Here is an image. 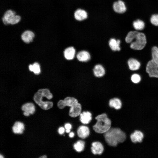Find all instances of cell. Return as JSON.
Segmentation results:
<instances>
[{"label": "cell", "instance_id": "cell-17", "mask_svg": "<svg viewBox=\"0 0 158 158\" xmlns=\"http://www.w3.org/2000/svg\"><path fill=\"white\" fill-rule=\"evenodd\" d=\"M74 15L75 19L79 21L84 20L87 18V16L86 12L80 9L77 10L75 12Z\"/></svg>", "mask_w": 158, "mask_h": 158}, {"label": "cell", "instance_id": "cell-14", "mask_svg": "<svg viewBox=\"0 0 158 158\" xmlns=\"http://www.w3.org/2000/svg\"><path fill=\"white\" fill-rule=\"evenodd\" d=\"M143 137V133L138 130H135L130 135V139L134 143L142 142Z\"/></svg>", "mask_w": 158, "mask_h": 158}, {"label": "cell", "instance_id": "cell-28", "mask_svg": "<svg viewBox=\"0 0 158 158\" xmlns=\"http://www.w3.org/2000/svg\"><path fill=\"white\" fill-rule=\"evenodd\" d=\"M150 20L152 24L156 26H158V14L152 15Z\"/></svg>", "mask_w": 158, "mask_h": 158}, {"label": "cell", "instance_id": "cell-15", "mask_svg": "<svg viewBox=\"0 0 158 158\" xmlns=\"http://www.w3.org/2000/svg\"><path fill=\"white\" fill-rule=\"evenodd\" d=\"M65 58L68 60H71L74 59L75 54V50L73 47L66 48L63 52Z\"/></svg>", "mask_w": 158, "mask_h": 158}, {"label": "cell", "instance_id": "cell-7", "mask_svg": "<svg viewBox=\"0 0 158 158\" xmlns=\"http://www.w3.org/2000/svg\"><path fill=\"white\" fill-rule=\"evenodd\" d=\"M145 71L150 77L158 78V66L152 59L148 61Z\"/></svg>", "mask_w": 158, "mask_h": 158}, {"label": "cell", "instance_id": "cell-3", "mask_svg": "<svg viewBox=\"0 0 158 158\" xmlns=\"http://www.w3.org/2000/svg\"><path fill=\"white\" fill-rule=\"evenodd\" d=\"M57 106L60 109L63 108L65 106L71 107L69 114L72 117H75L80 115L81 111V106L78 103L77 100L73 97H67L63 100H59Z\"/></svg>", "mask_w": 158, "mask_h": 158}, {"label": "cell", "instance_id": "cell-11", "mask_svg": "<svg viewBox=\"0 0 158 158\" xmlns=\"http://www.w3.org/2000/svg\"><path fill=\"white\" fill-rule=\"evenodd\" d=\"M91 151L94 154H101L104 151V147L102 143L99 142H94L92 144Z\"/></svg>", "mask_w": 158, "mask_h": 158}, {"label": "cell", "instance_id": "cell-32", "mask_svg": "<svg viewBox=\"0 0 158 158\" xmlns=\"http://www.w3.org/2000/svg\"><path fill=\"white\" fill-rule=\"evenodd\" d=\"M47 156L46 155H43L41 157H39V158H47Z\"/></svg>", "mask_w": 158, "mask_h": 158}, {"label": "cell", "instance_id": "cell-29", "mask_svg": "<svg viewBox=\"0 0 158 158\" xmlns=\"http://www.w3.org/2000/svg\"><path fill=\"white\" fill-rule=\"evenodd\" d=\"M65 128L66 129V132L67 133H69L70 130L72 128V126L69 123H66L65 125Z\"/></svg>", "mask_w": 158, "mask_h": 158}, {"label": "cell", "instance_id": "cell-26", "mask_svg": "<svg viewBox=\"0 0 158 158\" xmlns=\"http://www.w3.org/2000/svg\"><path fill=\"white\" fill-rule=\"evenodd\" d=\"M85 142L81 140L77 141L73 145L74 149L77 152H80L83 151L85 147Z\"/></svg>", "mask_w": 158, "mask_h": 158}, {"label": "cell", "instance_id": "cell-1", "mask_svg": "<svg viewBox=\"0 0 158 158\" xmlns=\"http://www.w3.org/2000/svg\"><path fill=\"white\" fill-rule=\"evenodd\" d=\"M125 41L130 44V48L135 50H141L145 47L147 40L145 34L137 31H131L127 34Z\"/></svg>", "mask_w": 158, "mask_h": 158}, {"label": "cell", "instance_id": "cell-2", "mask_svg": "<svg viewBox=\"0 0 158 158\" xmlns=\"http://www.w3.org/2000/svg\"><path fill=\"white\" fill-rule=\"evenodd\" d=\"M105 140L109 146L116 147L126 139V134L118 128H110L104 133Z\"/></svg>", "mask_w": 158, "mask_h": 158}, {"label": "cell", "instance_id": "cell-30", "mask_svg": "<svg viewBox=\"0 0 158 158\" xmlns=\"http://www.w3.org/2000/svg\"><path fill=\"white\" fill-rule=\"evenodd\" d=\"M65 131V129L63 127H60L58 129V132L60 134L62 135L63 134Z\"/></svg>", "mask_w": 158, "mask_h": 158}, {"label": "cell", "instance_id": "cell-19", "mask_svg": "<svg viewBox=\"0 0 158 158\" xmlns=\"http://www.w3.org/2000/svg\"><path fill=\"white\" fill-rule=\"evenodd\" d=\"M120 40L114 38H111L109 41V45L112 50L114 51H120Z\"/></svg>", "mask_w": 158, "mask_h": 158}, {"label": "cell", "instance_id": "cell-16", "mask_svg": "<svg viewBox=\"0 0 158 158\" xmlns=\"http://www.w3.org/2000/svg\"><path fill=\"white\" fill-rule=\"evenodd\" d=\"M77 59L80 61L87 62L90 59L89 53L86 51H81L78 52L76 55Z\"/></svg>", "mask_w": 158, "mask_h": 158}, {"label": "cell", "instance_id": "cell-31", "mask_svg": "<svg viewBox=\"0 0 158 158\" xmlns=\"http://www.w3.org/2000/svg\"><path fill=\"white\" fill-rule=\"evenodd\" d=\"M74 133L73 132H71L69 134V136L70 138H73L74 136Z\"/></svg>", "mask_w": 158, "mask_h": 158}, {"label": "cell", "instance_id": "cell-33", "mask_svg": "<svg viewBox=\"0 0 158 158\" xmlns=\"http://www.w3.org/2000/svg\"><path fill=\"white\" fill-rule=\"evenodd\" d=\"M4 157H3L2 156L1 154L0 155V158H3Z\"/></svg>", "mask_w": 158, "mask_h": 158}, {"label": "cell", "instance_id": "cell-23", "mask_svg": "<svg viewBox=\"0 0 158 158\" xmlns=\"http://www.w3.org/2000/svg\"><path fill=\"white\" fill-rule=\"evenodd\" d=\"M29 70L33 72L36 75H39L41 72L40 66L37 62H35L32 64H30L28 66Z\"/></svg>", "mask_w": 158, "mask_h": 158}, {"label": "cell", "instance_id": "cell-25", "mask_svg": "<svg viewBox=\"0 0 158 158\" xmlns=\"http://www.w3.org/2000/svg\"><path fill=\"white\" fill-rule=\"evenodd\" d=\"M152 59L158 66V47L156 46L153 47L151 49Z\"/></svg>", "mask_w": 158, "mask_h": 158}, {"label": "cell", "instance_id": "cell-27", "mask_svg": "<svg viewBox=\"0 0 158 158\" xmlns=\"http://www.w3.org/2000/svg\"><path fill=\"white\" fill-rule=\"evenodd\" d=\"M130 79L131 81L133 83L137 84L140 81L141 77L139 74L134 73L131 75Z\"/></svg>", "mask_w": 158, "mask_h": 158}, {"label": "cell", "instance_id": "cell-13", "mask_svg": "<svg viewBox=\"0 0 158 158\" xmlns=\"http://www.w3.org/2000/svg\"><path fill=\"white\" fill-rule=\"evenodd\" d=\"M77 133L79 137L85 139L89 135V129L86 126H80L78 129Z\"/></svg>", "mask_w": 158, "mask_h": 158}, {"label": "cell", "instance_id": "cell-4", "mask_svg": "<svg viewBox=\"0 0 158 158\" xmlns=\"http://www.w3.org/2000/svg\"><path fill=\"white\" fill-rule=\"evenodd\" d=\"M43 97H45L50 99L52 98L53 95L48 89H41L39 90L35 94L33 99L35 102L43 109L47 110L51 108L53 106V102L43 101L42 98Z\"/></svg>", "mask_w": 158, "mask_h": 158}, {"label": "cell", "instance_id": "cell-21", "mask_svg": "<svg viewBox=\"0 0 158 158\" xmlns=\"http://www.w3.org/2000/svg\"><path fill=\"white\" fill-rule=\"evenodd\" d=\"M24 127V124L21 122L16 121L12 127L13 132L16 134H22L23 133Z\"/></svg>", "mask_w": 158, "mask_h": 158}, {"label": "cell", "instance_id": "cell-9", "mask_svg": "<svg viewBox=\"0 0 158 158\" xmlns=\"http://www.w3.org/2000/svg\"><path fill=\"white\" fill-rule=\"evenodd\" d=\"M113 8L115 11L119 13H124L126 10L125 3L123 1L120 0L114 3Z\"/></svg>", "mask_w": 158, "mask_h": 158}, {"label": "cell", "instance_id": "cell-10", "mask_svg": "<svg viewBox=\"0 0 158 158\" xmlns=\"http://www.w3.org/2000/svg\"><path fill=\"white\" fill-rule=\"evenodd\" d=\"M22 109L24 111V115L26 116L33 114L35 110V106L31 103H27L23 104L22 107Z\"/></svg>", "mask_w": 158, "mask_h": 158}, {"label": "cell", "instance_id": "cell-20", "mask_svg": "<svg viewBox=\"0 0 158 158\" xmlns=\"http://www.w3.org/2000/svg\"><path fill=\"white\" fill-rule=\"evenodd\" d=\"M93 71L94 75L97 77H102L105 74V69L101 64H97L95 65Z\"/></svg>", "mask_w": 158, "mask_h": 158}, {"label": "cell", "instance_id": "cell-5", "mask_svg": "<svg viewBox=\"0 0 158 158\" xmlns=\"http://www.w3.org/2000/svg\"><path fill=\"white\" fill-rule=\"evenodd\" d=\"M97 120L93 128L95 131L98 133H104L111 128V121L105 113L97 116L95 118Z\"/></svg>", "mask_w": 158, "mask_h": 158}, {"label": "cell", "instance_id": "cell-18", "mask_svg": "<svg viewBox=\"0 0 158 158\" xmlns=\"http://www.w3.org/2000/svg\"><path fill=\"white\" fill-rule=\"evenodd\" d=\"M80 120L81 122L84 124H88L91 121L92 114L89 111H84L80 114Z\"/></svg>", "mask_w": 158, "mask_h": 158}, {"label": "cell", "instance_id": "cell-22", "mask_svg": "<svg viewBox=\"0 0 158 158\" xmlns=\"http://www.w3.org/2000/svg\"><path fill=\"white\" fill-rule=\"evenodd\" d=\"M109 104L111 107H113L116 109H119L121 107L122 102L118 98H114L109 100Z\"/></svg>", "mask_w": 158, "mask_h": 158}, {"label": "cell", "instance_id": "cell-8", "mask_svg": "<svg viewBox=\"0 0 158 158\" xmlns=\"http://www.w3.org/2000/svg\"><path fill=\"white\" fill-rule=\"evenodd\" d=\"M35 37L34 33L30 30L24 31L21 35L22 40L25 43L28 44L32 42Z\"/></svg>", "mask_w": 158, "mask_h": 158}, {"label": "cell", "instance_id": "cell-24", "mask_svg": "<svg viewBox=\"0 0 158 158\" xmlns=\"http://www.w3.org/2000/svg\"><path fill=\"white\" fill-rule=\"evenodd\" d=\"M134 28L137 31L141 30L144 29L145 27L144 22L142 20L138 19L133 23Z\"/></svg>", "mask_w": 158, "mask_h": 158}, {"label": "cell", "instance_id": "cell-12", "mask_svg": "<svg viewBox=\"0 0 158 158\" xmlns=\"http://www.w3.org/2000/svg\"><path fill=\"white\" fill-rule=\"evenodd\" d=\"M129 69L132 71L138 70L141 66L140 63L136 59L133 58L129 59L127 61Z\"/></svg>", "mask_w": 158, "mask_h": 158}, {"label": "cell", "instance_id": "cell-6", "mask_svg": "<svg viewBox=\"0 0 158 158\" xmlns=\"http://www.w3.org/2000/svg\"><path fill=\"white\" fill-rule=\"evenodd\" d=\"M21 20V17L16 14V12L11 9L6 11L2 18L4 24L5 25H14L18 23Z\"/></svg>", "mask_w": 158, "mask_h": 158}]
</instances>
